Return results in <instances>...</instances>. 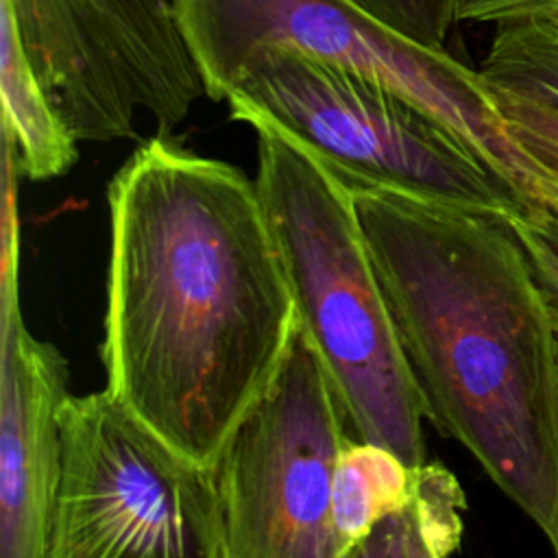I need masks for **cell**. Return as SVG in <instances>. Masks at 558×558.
<instances>
[{"instance_id":"6da1fadb","label":"cell","mask_w":558,"mask_h":558,"mask_svg":"<svg viewBox=\"0 0 558 558\" xmlns=\"http://www.w3.org/2000/svg\"><path fill=\"white\" fill-rule=\"evenodd\" d=\"M107 201V390L214 466L296 327L257 183L155 137L116 172Z\"/></svg>"},{"instance_id":"7a4b0ae2","label":"cell","mask_w":558,"mask_h":558,"mask_svg":"<svg viewBox=\"0 0 558 558\" xmlns=\"http://www.w3.org/2000/svg\"><path fill=\"white\" fill-rule=\"evenodd\" d=\"M425 418L456 438L558 558L554 323L510 220L351 190Z\"/></svg>"},{"instance_id":"3957f363","label":"cell","mask_w":558,"mask_h":558,"mask_svg":"<svg viewBox=\"0 0 558 558\" xmlns=\"http://www.w3.org/2000/svg\"><path fill=\"white\" fill-rule=\"evenodd\" d=\"M255 183L294 303L351 440L425 464L423 401L371 262L351 190L259 116Z\"/></svg>"},{"instance_id":"277c9868","label":"cell","mask_w":558,"mask_h":558,"mask_svg":"<svg viewBox=\"0 0 558 558\" xmlns=\"http://www.w3.org/2000/svg\"><path fill=\"white\" fill-rule=\"evenodd\" d=\"M205 94L227 98L233 70L257 48L286 44L336 63L434 116L514 196L525 220L543 207L541 168L504 124L477 70L423 46L351 0H174Z\"/></svg>"},{"instance_id":"5b68a950","label":"cell","mask_w":558,"mask_h":558,"mask_svg":"<svg viewBox=\"0 0 558 558\" xmlns=\"http://www.w3.org/2000/svg\"><path fill=\"white\" fill-rule=\"evenodd\" d=\"M233 120L259 116L349 190H386L521 220L508 187L434 116L384 85L286 44L253 50L231 74Z\"/></svg>"},{"instance_id":"8992f818","label":"cell","mask_w":558,"mask_h":558,"mask_svg":"<svg viewBox=\"0 0 558 558\" xmlns=\"http://www.w3.org/2000/svg\"><path fill=\"white\" fill-rule=\"evenodd\" d=\"M63 462L46 558H222L216 471L107 388L61 408Z\"/></svg>"},{"instance_id":"52a82bcc","label":"cell","mask_w":558,"mask_h":558,"mask_svg":"<svg viewBox=\"0 0 558 558\" xmlns=\"http://www.w3.org/2000/svg\"><path fill=\"white\" fill-rule=\"evenodd\" d=\"M50 107L76 142L159 137L205 94L174 0H0Z\"/></svg>"},{"instance_id":"ba28073f","label":"cell","mask_w":558,"mask_h":558,"mask_svg":"<svg viewBox=\"0 0 558 558\" xmlns=\"http://www.w3.org/2000/svg\"><path fill=\"white\" fill-rule=\"evenodd\" d=\"M347 440L338 397L296 325L214 464L222 558H340L331 499Z\"/></svg>"},{"instance_id":"9c48e42d","label":"cell","mask_w":558,"mask_h":558,"mask_svg":"<svg viewBox=\"0 0 558 558\" xmlns=\"http://www.w3.org/2000/svg\"><path fill=\"white\" fill-rule=\"evenodd\" d=\"M0 558H46L63 442L70 368L22 316L17 268L2 270Z\"/></svg>"},{"instance_id":"30bf717a","label":"cell","mask_w":558,"mask_h":558,"mask_svg":"<svg viewBox=\"0 0 558 558\" xmlns=\"http://www.w3.org/2000/svg\"><path fill=\"white\" fill-rule=\"evenodd\" d=\"M466 497L456 475L442 464L416 469L403 506L386 514L340 558H449L462 538Z\"/></svg>"},{"instance_id":"8fae6325","label":"cell","mask_w":558,"mask_h":558,"mask_svg":"<svg viewBox=\"0 0 558 558\" xmlns=\"http://www.w3.org/2000/svg\"><path fill=\"white\" fill-rule=\"evenodd\" d=\"M2 17V133L11 137L20 172L33 181L63 174L78 157L76 140L50 107L11 20Z\"/></svg>"},{"instance_id":"7c38bea8","label":"cell","mask_w":558,"mask_h":558,"mask_svg":"<svg viewBox=\"0 0 558 558\" xmlns=\"http://www.w3.org/2000/svg\"><path fill=\"white\" fill-rule=\"evenodd\" d=\"M418 466L373 442L347 440L333 477V532L340 556L364 538L386 514L405 504Z\"/></svg>"},{"instance_id":"4fadbf2b","label":"cell","mask_w":558,"mask_h":558,"mask_svg":"<svg viewBox=\"0 0 558 558\" xmlns=\"http://www.w3.org/2000/svg\"><path fill=\"white\" fill-rule=\"evenodd\" d=\"M477 72L488 85L558 111V22L499 24Z\"/></svg>"},{"instance_id":"5bb4252c","label":"cell","mask_w":558,"mask_h":558,"mask_svg":"<svg viewBox=\"0 0 558 558\" xmlns=\"http://www.w3.org/2000/svg\"><path fill=\"white\" fill-rule=\"evenodd\" d=\"M482 76V74H480ZM484 81V78H482ZM486 85L506 129L517 140V144L530 155V159L541 168L545 201L541 216L534 225H527L558 259V111L512 94L508 89ZM514 222V220H512Z\"/></svg>"},{"instance_id":"9a60e30c","label":"cell","mask_w":558,"mask_h":558,"mask_svg":"<svg viewBox=\"0 0 558 558\" xmlns=\"http://www.w3.org/2000/svg\"><path fill=\"white\" fill-rule=\"evenodd\" d=\"M379 22L403 33L405 37L429 46L445 48V35L453 24L449 0H351Z\"/></svg>"},{"instance_id":"2e32d148","label":"cell","mask_w":558,"mask_h":558,"mask_svg":"<svg viewBox=\"0 0 558 558\" xmlns=\"http://www.w3.org/2000/svg\"><path fill=\"white\" fill-rule=\"evenodd\" d=\"M453 22H527L558 13V0H449Z\"/></svg>"},{"instance_id":"e0dca14e","label":"cell","mask_w":558,"mask_h":558,"mask_svg":"<svg viewBox=\"0 0 558 558\" xmlns=\"http://www.w3.org/2000/svg\"><path fill=\"white\" fill-rule=\"evenodd\" d=\"M534 272L545 292L554 323V366H556V418H558V266L543 257H530Z\"/></svg>"},{"instance_id":"ac0fdd59","label":"cell","mask_w":558,"mask_h":558,"mask_svg":"<svg viewBox=\"0 0 558 558\" xmlns=\"http://www.w3.org/2000/svg\"><path fill=\"white\" fill-rule=\"evenodd\" d=\"M551 20H556V22H558V17H551Z\"/></svg>"},{"instance_id":"d6986e66","label":"cell","mask_w":558,"mask_h":558,"mask_svg":"<svg viewBox=\"0 0 558 558\" xmlns=\"http://www.w3.org/2000/svg\"><path fill=\"white\" fill-rule=\"evenodd\" d=\"M551 17H558V13H556V15H551Z\"/></svg>"}]
</instances>
